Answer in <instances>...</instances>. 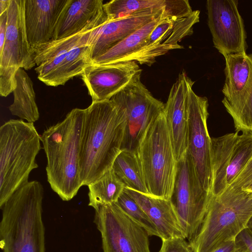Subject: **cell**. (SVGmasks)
Returning <instances> with one entry per match:
<instances>
[{
	"mask_svg": "<svg viewBox=\"0 0 252 252\" xmlns=\"http://www.w3.org/2000/svg\"><path fill=\"white\" fill-rule=\"evenodd\" d=\"M208 25L214 47L224 57L245 53L246 34L238 0H208Z\"/></svg>",
	"mask_w": 252,
	"mask_h": 252,
	"instance_id": "13",
	"label": "cell"
},
{
	"mask_svg": "<svg viewBox=\"0 0 252 252\" xmlns=\"http://www.w3.org/2000/svg\"><path fill=\"white\" fill-rule=\"evenodd\" d=\"M232 119L236 132L252 133V86L243 106Z\"/></svg>",
	"mask_w": 252,
	"mask_h": 252,
	"instance_id": "30",
	"label": "cell"
},
{
	"mask_svg": "<svg viewBox=\"0 0 252 252\" xmlns=\"http://www.w3.org/2000/svg\"><path fill=\"white\" fill-rule=\"evenodd\" d=\"M142 69L135 61L87 66L81 75L92 102L110 100L116 94L140 78Z\"/></svg>",
	"mask_w": 252,
	"mask_h": 252,
	"instance_id": "14",
	"label": "cell"
},
{
	"mask_svg": "<svg viewBox=\"0 0 252 252\" xmlns=\"http://www.w3.org/2000/svg\"><path fill=\"white\" fill-rule=\"evenodd\" d=\"M168 18L165 13L147 23L103 54L93 59L92 63L103 65L122 62L146 47L147 39L157 24L162 19Z\"/></svg>",
	"mask_w": 252,
	"mask_h": 252,
	"instance_id": "22",
	"label": "cell"
},
{
	"mask_svg": "<svg viewBox=\"0 0 252 252\" xmlns=\"http://www.w3.org/2000/svg\"><path fill=\"white\" fill-rule=\"evenodd\" d=\"M252 217V193L227 187L213 195L196 235L189 241L194 252H212L222 244L235 240Z\"/></svg>",
	"mask_w": 252,
	"mask_h": 252,
	"instance_id": "5",
	"label": "cell"
},
{
	"mask_svg": "<svg viewBox=\"0 0 252 252\" xmlns=\"http://www.w3.org/2000/svg\"><path fill=\"white\" fill-rule=\"evenodd\" d=\"M251 182H252V158L232 183L228 187L235 189H242Z\"/></svg>",
	"mask_w": 252,
	"mask_h": 252,
	"instance_id": "32",
	"label": "cell"
},
{
	"mask_svg": "<svg viewBox=\"0 0 252 252\" xmlns=\"http://www.w3.org/2000/svg\"><path fill=\"white\" fill-rule=\"evenodd\" d=\"M191 79L183 71L172 85L164 112L177 160L188 150L187 94Z\"/></svg>",
	"mask_w": 252,
	"mask_h": 252,
	"instance_id": "18",
	"label": "cell"
},
{
	"mask_svg": "<svg viewBox=\"0 0 252 252\" xmlns=\"http://www.w3.org/2000/svg\"><path fill=\"white\" fill-rule=\"evenodd\" d=\"M190 80L187 94L188 113V151L192 158L203 188L211 193L212 183L211 137L208 127L209 103L206 97L193 91Z\"/></svg>",
	"mask_w": 252,
	"mask_h": 252,
	"instance_id": "11",
	"label": "cell"
},
{
	"mask_svg": "<svg viewBox=\"0 0 252 252\" xmlns=\"http://www.w3.org/2000/svg\"><path fill=\"white\" fill-rule=\"evenodd\" d=\"M212 189L229 186L252 158V133L235 132L211 138Z\"/></svg>",
	"mask_w": 252,
	"mask_h": 252,
	"instance_id": "12",
	"label": "cell"
},
{
	"mask_svg": "<svg viewBox=\"0 0 252 252\" xmlns=\"http://www.w3.org/2000/svg\"><path fill=\"white\" fill-rule=\"evenodd\" d=\"M184 238L175 237L162 240L158 252H194L189 243Z\"/></svg>",
	"mask_w": 252,
	"mask_h": 252,
	"instance_id": "31",
	"label": "cell"
},
{
	"mask_svg": "<svg viewBox=\"0 0 252 252\" xmlns=\"http://www.w3.org/2000/svg\"><path fill=\"white\" fill-rule=\"evenodd\" d=\"M10 0H0V15L7 11Z\"/></svg>",
	"mask_w": 252,
	"mask_h": 252,
	"instance_id": "36",
	"label": "cell"
},
{
	"mask_svg": "<svg viewBox=\"0 0 252 252\" xmlns=\"http://www.w3.org/2000/svg\"><path fill=\"white\" fill-rule=\"evenodd\" d=\"M102 0H69L59 18L52 41L96 29L109 21Z\"/></svg>",
	"mask_w": 252,
	"mask_h": 252,
	"instance_id": "15",
	"label": "cell"
},
{
	"mask_svg": "<svg viewBox=\"0 0 252 252\" xmlns=\"http://www.w3.org/2000/svg\"><path fill=\"white\" fill-rule=\"evenodd\" d=\"M234 241L238 248L247 252H252V231L248 228L243 229Z\"/></svg>",
	"mask_w": 252,
	"mask_h": 252,
	"instance_id": "33",
	"label": "cell"
},
{
	"mask_svg": "<svg viewBox=\"0 0 252 252\" xmlns=\"http://www.w3.org/2000/svg\"><path fill=\"white\" fill-rule=\"evenodd\" d=\"M85 116V109H73L41 135L47 160V181L63 201L72 199L82 186L79 155Z\"/></svg>",
	"mask_w": 252,
	"mask_h": 252,
	"instance_id": "2",
	"label": "cell"
},
{
	"mask_svg": "<svg viewBox=\"0 0 252 252\" xmlns=\"http://www.w3.org/2000/svg\"><path fill=\"white\" fill-rule=\"evenodd\" d=\"M200 11L193 10L188 16L175 20L169 37L162 43L176 49L183 48L178 42L185 37L193 33V26L199 21Z\"/></svg>",
	"mask_w": 252,
	"mask_h": 252,
	"instance_id": "29",
	"label": "cell"
},
{
	"mask_svg": "<svg viewBox=\"0 0 252 252\" xmlns=\"http://www.w3.org/2000/svg\"><path fill=\"white\" fill-rule=\"evenodd\" d=\"M166 0H112L104 3L109 21L152 10H165Z\"/></svg>",
	"mask_w": 252,
	"mask_h": 252,
	"instance_id": "27",
	"label": "cell"
},
{
	"mask_svg": "<svg viewBox=\"0 0 252 252\" xmlns=\"http://www.w3.org/2000/svg\"><path fill=\"white\" fill-rule=\"evenodd\" d=\"M247 228L250 229L252 231V217H251L248 223Z\"/></svg>",
	"mask_w": 252,
	"mask_h": 252,
	"instance_id": "38",
	"label": "cell"
},
{
	"mask_svg": "<svg viewBox=\"0 0 252 252\" xmlns=\"http://www.w3.org/2000/svg\"><path fill=\"white\" fill-rule=\"evenodd\" d=\"M235 252H247L237 247V249Z\"/></svg>",
	"mask_w": 252,
	"mask_h": 252,
	"instance_id": "39",
	"label": "cell"
},
{
	"mask_svg": "<svg viewBox=\"0 0 252 252\" xmlns=\"http://www.w3.org/2000/svg\"><path fill=\"white\" fill-rule=\"evenodd\" d=\"M116 203L127 215L146 231L149 236L159 237L154 223L134 199L125 190Z\"/></svg>",
	"mask_w": 252,
	"mask_h": 252,
	"instance_id": "28",
	"label": "cell"
},
{
	"mask_svg": "<svg viewBox=\"0 0 252 252\" xmlns=\"http://www.w3.org/2000/svg\"><path fill=\"white\" fill-rule=\"evenodd\" d=\"M126 126L124 109L111 100L92 102L85 109L79 155L82 186L112 169L122 151Z\"/></svg>",
	"mask_w": 252,
	"mask_h": 252,
	"instance_id": "1",
	"label": "cell"
},
{
	"mask_svg": "<svg viewBox=\"0 0 252 252\" xmlns=\"http://www.w3.org/2000/svg\"><path fill=\"white\" fill-rule=\"evenodd\" d=\"M91 63V46L88 42L80 44L71 49L60 64L41 81L50 86L63 85L73 77L81 76Z\"/></svg>",
	"mask_w": 252,
	"mask_h": 252,
	"instance_id": "23",
	"label": "cell"
},
{
	"mask_svg": "<svg viewBox=\"0 0 252 252\" xmlns=\"http://www.w3.org/2000/svg\"><path fill=\"white\" fill-rule=\"evenodd\" d=\"M93 30L51 41L33 50V60L36 65L35 70L38 79L41 81L51 73L73 48L82 43H89Z\"/></svg>",
	"mask_w": 252,
	"mask_h": 252,
	"instance_id": "21",
	"label": "cell"
},
{
	"mask_svg": "<svg viewBox=\"0 0 252 252\" xmlns=\"http://www.w3.org/2000/svg\"><path fill=\"white\" fill-rule=\"evenodd\" d=\"M242 189L252 193V182H251L246 187Z\"/></svg>",
	"mask_w": 252,
	"mask_h": 252,
	"instance_id": "37",
	"label": "cell"
},
{
	"mask_svg": "<svg viewBox=\"0 0 252 252\" xmlns=\"http://www.w3.org/2000/svg\"><path fill=\"white\" fill-rule=\"evenodd\" d=\"M225 79L222 103L233 117L245 102L252 86V54L235 53L224 57Z\"/></svg>",
	"mask_w": 252,
	"mask_h": 252,
	"instance_id": "17",
	"label": "cell"
},
{
	"mask_svg": "<svg viewBox=\"0 0 252 252\" xmlns=\"http://www.w3.org/2000/svg\"><path fill=\"white\" fill-rule=\"evenodd\" d=\"M125 191L147 214L162 240L175 237L186 239L171 200L155 197L127 188Z\"/></svg>",
	"mask_w": 252,
	"mask_h": 252,
	"instance_id": "20",
	"label": "cell"
},
{
	"mask_svg": "<svg viewBox=\"0 0 252 252\" xmlns=\"http://www.w3.org/2000/svg\"><path fill=\"white\" fill-rule=\"evenodd\" d=\"M88 187L89 206L93 208L99 205L116 202L126 188L112 169Z\"/></svg>",
	"mask_w": 252,
	"mask_h": 252,
	"instance_id": "26",
	"label": "cell"
},
{
	"mask_svg": "<svg viewBox=\"0 0 252 252\" xmlns=\"http://www.w3.org/2000/svg\"><path fill=\"white\" fill-rule=\"evenodd\" d=\"M69 0H25L27 36L32 51L52 41L59 18Z\"/></svg>",
	"mask_w": 252,
	"mask_h": 252,
	"instance_id": "16",
	"label": "cell"
},
{
	"mask_svg": "<svg viewBox=\"0 0 252 252\" xmlns=\"http://www.w3.org/2000/svg\"><path fill=\"white\" fill-rule=\"evenodd\" d=\"M136 152L150 195L171 200L178 161L164 110L147 127Z\"/></svg>",
	"mask_w": 252,
	"mask_h": 252,
	"instance_id": "6",
	"label": "cell"
},
{
	"mask_svg": "<svg viewBox=\"0 0 252 252\" xmlns=\"http://www.w3.org/2000/svg\"><path fill=\"white\" fill-rule=\"evenodd\" d=\"M212 194L202 187L189 152L177 161L171 200L185 238L189 241L199 230Z\"/></svg>",
	"mask_w": 252,
	"mask_h": 252,
	"instance_id": "7",
	"label": "cell"
},
{
	"mask_svg": "<svg viewBox=\"0 0 252 252\" xmlns=\"http://www.w3.org/2000/svg\"><path fill=\"white\" fill-rule=\"evenodd\" d=\"M16 86L13 92L14 101L9 107L11 113L32 123L39 118V112L35 101V94L31 79L23 69L19 68L16 74Z\"/></svg>",
	"mask_w": 252,
	"mask_h": 252,
	"instance_id": "24",
	"label": "cell"
},
{
	"mask_svg": "<svg viewBox=\"0 0 252 252\" xmlns=\"http://www.w3.org/2000/svg\"><path fill=\"white\" fill-rule=\"evenodd\" d=\"M43 196L41 184L29 181L2 205L0 245L3 252H45Z\"/></svg>",
	"mask_w": 252,
	"mask_h": 252,
	"instance_id": "3",
	"label": "cell"
},
{
	"mask_svg": "<svg viewBox=\"0 0 252 252\" xmlns=\"http://www.w3.org/2000/svg\"><path fill=\"white\" fill-rule=\"evenodd\" d=\"M110 100L126 113V126L122 150L136 151L146 129L163 111L165 104L153 96L140 78L132 82Z\"/></svg>",
	"mask_w": 252,
	"mask_h": 252,
	"instance_id": "10",
	"label": "cell"
},
{
	"mask_svg": "<svg viewBox=\"0 0 252 252\" xmlns=\"http://www.w3.org/2000/svg\"><path fill=\"white\" fill-rule=\"evenodd\" d=\"M103 252H151L146 231L115 202L94 208Z\"/></svg>",
	"mask_w": 252,
	"mask_h": 252,
	"instance_id": "9",
	"label": "cell"
},
{
	"mask_svg": "<svg viewBox=\"0 0 252 252\" xmlns=\"http://www.w3.org/2000/svg\"><path fill=\"white\" fill-rule=\"evenodd\" d=\"M7 25V12L0 15V52H1L5 39Z\"/></svg>",
	"mask_w": 252,
	"mask_h": 252,
	"instance_id": "34",
	"label": "cell"
},
{
	"mask_svg": "<svg viewBox=\"0 0 252 252\" xmlns=\"http://www.w3.org/2000/svg\"><path fill=\"white\" fill-rule=\"evenodd\" d=\"M237 249L235 241H227L212 252H235Z\"/></svg>",
	"mask_w": 252,
	"mask_h": 252,
	"instance_id": "35",
	"label": "cell"
},
{
	"mask_svg": "<svg viewBox=\"0 0 252 252\" xmlns=\"http://www.w3.org/2000/svg\"><path fill=\"white\" fill-rule=\"evenodd\" d=\"M112 169L126 188L150 195L136 151L122 150L114 160Z\"/></svg>",
	"mask_w": 252,
	"mask_h": 252,
	"instance_id": "25",
	"label": "cell"
},
{
	"mask_svg": "<svg viewBox=\"0 0 252 252\" xmlns=\"http://www.w3.org/2000/svg\"><path fill=\"white\" fill-rule=\"evenodd\" d=\"M24 8L25 0H10L7 10L5 39L0 52V94L3 97L15 89L19 68L29 70L36 65L27 39Z\"/></svg>",
	"mask_w": 252,
	"mask_h": 252,
	"instance_id": "8",
	"label": "cell"
},
{
	"mask_svg": "<svg viewBox=\"0 0 252 252\" xmlns=\"http://www.w3.org/2000/svg\"><path fill=\"white\" fill-rule=\"evenodd\" d=\"M41 135L33 123L10 120L0 127V207L38 167Z\"/></svg>",
	"mask_w": 252,
	"mask_h": 252,
	"instance_id": "4",
	"label": "cell"
},
{
	"mask_svg": "<svg viewBox=\"0 0 252 252\" xmlns=\"http://www.w3.org/2000/svg\"><path fill=\"white\" fill-rule=\"evenodd\" d=\"M164 10H152L122 19L109 21L93 30L89 44L92 60L103 54L128 35L157 18Z\"/></svg>",
	"mask_w": 252,
	"mask_h": 252,
	"instance_id": "19",
	"label": "cell"
}]
</instances>
